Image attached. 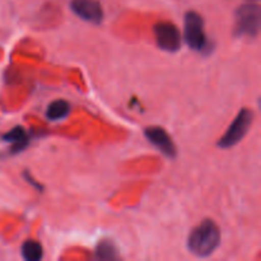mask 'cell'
I'll return each instance as SVG.
<instances>
[{"label":"cell","mask_w":261,"mask_h":261,"mask_svg":"<svg viewBox=\"0 0 261 261\" xmlns=\"http://www.w3.org/2000/svg\"><path fill=\"white\" fill-rule=\"evenodd\" d=\"M221 244V229L212 219H205L190 232L188 249L198 257H208Z\"/></svg>","instance_id":"6da1fadb"},{"label":"cell","mask_w":261,"mask_h":261,"mask_svg":"<svg viewBox=\"0 0 261 261\" xmlns=\"http://www.w3.org/2000/svg\"><path fill=\"white\" fill-rule=\"evenodd\" d=\"M204 19L198 12L189 10L184 18V40L186 45L194 51L211 54L212 43L206 38L204 30Z\"/></svg>","instance_id":"7a4b0ae2"},{"label":"cell","mask_w":261,"mask_h":261,"mask_svg":"<svg viewBox=\"0 0 261 261\" xmlns=\"http://www.w3.org/2000/svg\"><path fill=\"white\" fill-rule=\"evenodd\" d=\"M261 10L256 4H244L237 8L234 14V36L256 37L260 32Z\"/></svg>","instance_id":"3957f363"},{"label":"cell","mask_w":261,"mask_h":261,"mask_svg":"<svg viewBox=\"0 0 261 261\" xmlns=\"http://www.w3.org/2000/svg\"><path fill=\"white\" fill-rule=\"evenodd\" d=\"M252 121H254V114H252L251 110H240V112L237 114V116L234 117L232 124L229 125L227 132L224 133L223 137L219 139L218 147L222 148V149H229V148L239 144V143L244 139L245 135L249 133L250 126L252 125Z\"/></svg>","instance_id":"277c9868"},{"label":"cell","mask_w":261,"mask_h":261,"mask_svg":"<svg viewBox=\"0 0 261 261\" xmlns=\"http://www.w3.org/2000/svg\"><path fill=\"white\" fill-rule=\"evenodd\" d=\"M157 46L166 53H177L181 48V33L172 22H160L154 25Z\"/></svg>","instance_id":"5b68a950"},{"label":"cell","mask_w":261,"mask_h":261,"mask_svg":"<svg viewBox=\"0 0 261 261\" xmlns=\"http://www.w3.org/2000/svg\"><path fill=\"white\" fill-rule=\"evenodd\" d=\"M144 135L148 142L157 148L163 155L170 160H175L177 157V149L173 143L172 138L167 132L161 126H149L144 130Z\"/></svg>","instance_id":"8992f818"},{"label":"cell","mask_w":261,"mask_h":261,"mask_svg":"<svg viewBox=\"0 0 261 261\" xmlns=\"http://www.w3.org/2000/svg\"><path fill=\"white\" fill-rule=\"evenodd\" d=\"M70 9L76 17L92 24H101L103 20V8L98 0H71Z\"/></svg>","instance_id":"52a82bcc"},{"label":"cell","mask_w":261,"mask_h":261,"mask_svg":"<svg viewBox=\"0 0 261 261\" xmlns=\"http://www.w3.org/2000/svg\"><path fill=\"white\" fill-rule=\"evenodd\" d=\"M2 139L12 144V147H10V153L12 154H18V153L23 152L28 147L31 138L28 133L25 132L24 127L15 126L10 132L5 133L2 137Z\"/></svg>","instance_id":"ba28073f"},{"label":"cell","mask_w":261,"mask_h":261,"mask_svg":"<svg viewBox=\"0 0 261 261\" xmlns=\"http://www.w3.org/2000/svg\"><path fill=\"white\" fill-rule=\"evenodd\" d=\"M70 112V105L65 99H56L51 102L46 110V117L50 121H58V120L65 119Z\"/></svg>","instance_id":"9c48e42d"},{"label":"cell","mask_w":261,"mask_h":261,"mask_svg":"<svg viewBox=\"0 0 261 261\" xmlns=\"http://www.w3.org/2000/svg\"><path fill=\"white\" fill-rule=\"evenodd\" d=\"M20 254H22L23 259L27 261H40L43 256V249L38 241L27 240L23 242Z\"/></svg>","instance_id":"30bf717a"},{"label":"cell","mask_w":261,"mask_h":261,"mask_svg":"<svg viewBox=\"0 0 261 261\" xmlns=\"http://www.w3.org/2000/svg\"><path fill=\"white\" fill-rule=\"evenodd\" d=\"M96 259L98 260H117L119 259V251L111 240H102L96 247Z\"/></svg>","instance_id":"8fae6325"},{"label":"cell","mask_w":261,"mask_h":261,"mask_svg":"<svg viewBox=\"0 0 261 261\" xmlns=\"http://www.w3.org/2000/svg\"><path fill=\"white\" fill-rule=\"evenodd\" d=\"M23 176H24L25 181H27V182L30 184L31 186H33V188H35L36 190H38V191H42V190H43V186L41 185V184L38 182V181H36L35 178H33L32 176H31V173L28 172V171H24V173H23Z\"/></svg>","instance_id":"7c38bea8"}]
</instances>
